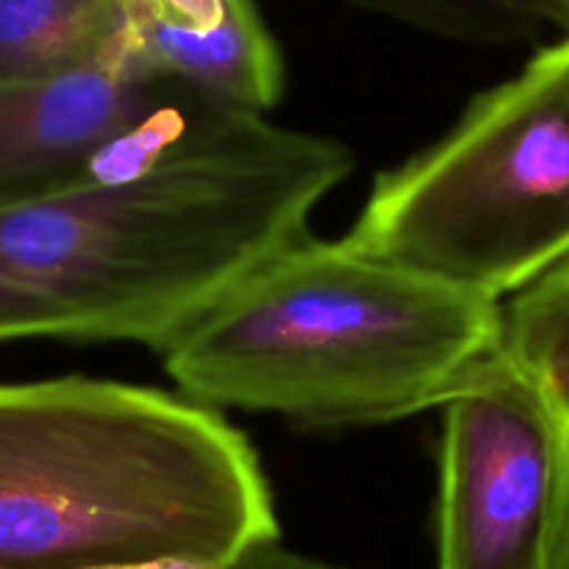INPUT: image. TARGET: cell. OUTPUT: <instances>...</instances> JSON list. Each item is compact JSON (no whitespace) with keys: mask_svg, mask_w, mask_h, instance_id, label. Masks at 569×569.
I'll return each mask as SVG.
<instances>
[{"mask_svg":"<svg viewBox=\"0 0 569 569\" xmlns=\"http://www.w3.org/2000/svg\"><path fill=\"white\" fill-rule=\"evenodd\" d=\"M353 164L337 139L226 114L131 176L3 209L0 342H137L161 353L303 242Z\"/></svg>","mask_w":569,"mask_h":569,"instance_id":"obj_1","label":"cell"},{"mask_svg":"<svg viewBox=\"0 0 569 569\" xmlns=\"http://www.w3.org/2000/svg\"><path fill=\"white\" fill-rule=\"evenodd\" d=\"M267 542L264 470L217 409L100 378L0 383V569L237 565Z\"/></svg>","mask_w":569,"mask_h":569,"instance_id":"obj_2","label":"cell"},{"mask_svg":"<svg viewBox=\"0 0 569 569\" xmlns=\"http://www.w3.org/2000/svg\"><path fill=\"white\" fill-rule=\"evenodd\" d=\"M503 348V303L306 237L164 350L183 398L348 428L442 409Z\"/></svg>","mask_w":569,"mask_h":569,"instance_id":"obj_3","label":"cell"},{"mask_svg":"<svg viewBox=\"0 0 569 569\" xmlns=\"http://www.w3.org/2000/svg\"><path fill=\"white\" fill-rule=\"evenodd\" d=\"M345 242L492 303L569 261V31L381 172Z\"/></svg>","mask_w":569,"mask_h":569,"instance_id":"obj_4","label":"cell"},{"mask_svg":"<svg viewBox=\"0 0 569 569\" xmlns=\"http://www.w3.org/2000/svg\"><path fill=\"white\" fill-rule=\"evenodd\" d=\"M437 569H569V428L503 348L442 406Z\"/></svg>","mask_w":569,"mask_h":569,"instance_id":"obj_5","label":"cell"},{"mask_svg":"<svg viewBox=\"0 0 569 569\" xmlns=\"http://www.w3.org/2000/svg\"><path fill=\"white\" fill-rule=\"evenodd\" d=\"M220 109L144 64L126 33L89 64L0 89V211L153 164Z\"/></svg>","mask_w":569,"mask_h":569,"instance_id":"obj_6","label":"cell"},{"mask_svg":"<svg viewBox=\"0 0 569 569\" xmlns=\"http://www.w3.org/2000/svg\"><path fill=\"white\" fill-rule=\"evenodd\" d=\"M144 64L220 109L264 117L287 83L256 0H122Z\"/></svg>","mask_w":569,"mask_h":569,"instance_id":"obj_7","label":"cell"},{"mask_svg":"<svg viewBox=\"0 0 569 569\" xmlns=\"http://www.w3.org/2000/svg\"><path fill=\"white\" fill-rule=\"evenodd\" d=\"M122 33V0H0V89L78 70Z\"/></svg>","mask_w":569,"mask_h":569,"instance_id":"obj_8","label":"cell"},{"mask_svg":"<svg viewBox=\"0 0 569 569\" xmlns=\"http://www.w3.org/2000/svg\"><path fill=\"white\" fill-rule=\"evenodd\" d=\"M503 353L539 383L569 428V261L503 303Z\"/></svg>","mask_w":569,"mask_h":569,"instance_id":"obj_9","label":"cell"},{"mask_svg":"<svg viewBox=\"0 0 569 569\" xmlns=\"http://www.w3.org/2000/svg\"><path fill=\"white\" fill-rule=\"evenodd\" d=\"M345 3L415 31L467 44H515L531 39L542 28L515 0H345Z\"/></svg>","mask_w":569,"mask_h":569,"instance_id":"obj_10","label":"cell"},{"mask_svg":"<svg viewBox=\"0 0 569 569\" xmlns=\"http://www.w3.org/2000/svg\"><path fill=\"white\" fill-rule=\"evenodd\" d=\"M237 569H342L326 565V561L309 559V556L292 553V550L281 548L278 542H267L261 548L250 550L248 556L237 561Z\"/></svg>","mask_w":569,"mask_h":569,"instance_id":"obj_11","label":"cell"},{"mask_svg":"<svg viewBox=\"0 0 569 569\" xmlns=\"http://www.w3.org/2000/svg\"><path fill=\"white\" fill-rule=\"evenodd\" d=\"M539 26H556L569 31V0H515Z\"/></svg>","mask_w":569,"mask_h":569,"instance_id":"obj_12","label":"cell"},{"mask_svg":"<svg viewBox=\"0 0 569 569\" xmlns=\"http://www.w3.org/2000/svg\"><path fill=\"white\" fill-rule=\"evenodd\" d=\"M117 569H237V565H206V561H183V559H164L148 561V565L117 567Z\"/></svg>","mask_w":569,"mask_h":569,"instance_id":"obj_13","label":"cell"}]
</instances>
